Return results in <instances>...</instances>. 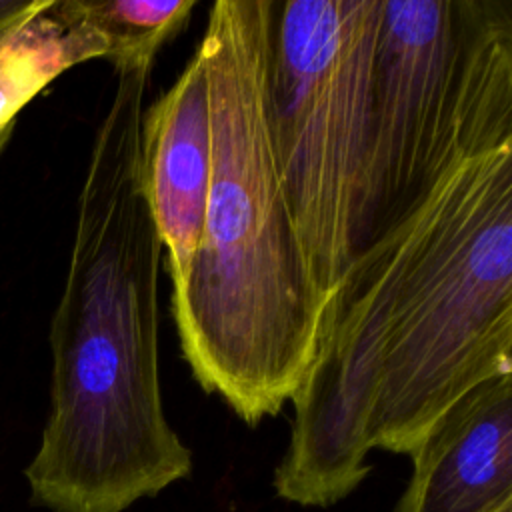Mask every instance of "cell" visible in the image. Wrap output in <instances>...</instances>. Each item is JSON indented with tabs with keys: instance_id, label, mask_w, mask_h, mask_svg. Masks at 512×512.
<instances>
[{
	"instance_id": "9",
	"label": "cell",
	"mask_w": 512,
	"mask_h": 512,
	"mask_svg": "<svg viewBox=\"0 0 512 512\" xmlns=\"http://www.w3.org/2000/svg\"><path fill=\"white\" fill-rule=\"evenodd\" d=\"M82 16L106 38L114 68L156 62L160 48L184 30L198 0H76Z\"/></svg>"
},
{
	"instance_id": "10",
	"label": "cell",
	"mask_w": 512,
	"mask_h": 512,
	"mask_svg": "<svg viewBox=\"0 0 512 512\" xmlns=\"http://www.w3.org/2000/svg\"><path fill=\"white\" fill-rule=\"evenodd\" d=\"M50 0H0V38L44 10Z\"/></svg>"
},
{
	"instance_id": "6",
	"label": "cell",
	"mask_w": 512,
	"mask_h": 512,
	"mask_svg": "<svg viewBox=\"0 0 512 512\" xmlns=\"http://www.w3.org/2000/svg\"><path fill=\"white\" fill-rule=\"evenodd\" d=\"M142 182L166 250L170 298L186 284L210 188V120L204 60L194 52L172 86L144 110Z\"/></svg>"
},
{
	"instance_id": "4",
	"label": "cell",
	"mask_w": 512,
	"mask_h": 512,
	"mask_svg": "<svg viewBox=\"0 0 512 512\" xmlns=\"http://www.w3.org/2000/svg\"><path fill=\"white\" fill-rule=\"evenodd\" d=\"M512 146V0H384L354 252Z\"/></svg>"
},
{
	"instance_id": "11",
	"label": "cell",
	"mask_w": 512,
	"mask_h": 512,
	"mask_svg": "<svg viewBox=\"0 0 512 512\" xmlns=\"http://www.w3.org/2000/svg\"><path fill=\"white\" fill-rule=\"evenodd\" d=\"M10 134H12V124L10 126H6V128H2L0 130V152L4 150V146H6V142H8V138H10Z\"/></svg>"
},
{
	"instance_id": "12",
	"label": "cell",
	"mask_w": 512,
	"mask_h": 512,
	"mask_svg": "<svg viewBox=\"0 0 512 512\" xmlns=\"http://www.w3.org/2000/svg\"><path fill=\"white\" fill-rule=\"evenodd\" d=\"M496 512H512V502L510 504H506V506H502L500 510H496Z\"/></svg>"
},
{
	"instance_id": "3",
	"label": "cell",
	"mask_w": 512,
	"mask_h": 512,
	"mask_svg": "<svg viewBox=\"0 0 512 512\" xmlns=\"http://www.w3.org/2000/svg\"><path fill=\"white\" fill-rule=\"evenodd\" d=\"M278 0H218L198 44L210 120L202 238L170 298L182 356L206 394L248 426L294 398L314 360L326 296L298 238L270 102Z\"/></svg>"
},
{
	"instance_id": "8",
	"label": "cell",
	"mask_w": 512,
	"mask_h": 512,
	"mask_svg": "<svg viewBox=\"0 0 512 512\" xmlns=\"http://www.w3.org/2000/svg\"><path fill=\"white\" fill-rule=\"evenodd\" d=\"M106 56V38L82 16L76 0H50L0 38V130L64 70Z\"/></svg>"
},
{
	"instance_id": "7",
	"label": "cell",
	"mask_w": 512,
	"mask_h": 512,
	"mask_svg": "<svg viewBox=\"0 0 512 512\" xmlns=\"http://www.w3.org/2000/svg\"><path fill=\"white\" fill-rule=\"evenodd\" d=\"M396 512H496L512 502V374L452 404L410 454Z\"/></svg>"
},
{
	"instance_id": "5",
	"label": "cell",
	"mask_w": 512,
	"mask_h": 512,
	"mask_svg": "<svg viewBox=\"0 0 512 512\" xmlns=\"http://www.w3.org/2000/svg\"><path fill=\"white\" fill-rule=\"evenodd\" d=\"M384 0H278L270 60L276 158L326 296L354 256Z\"/></svg>"
},
{
	"instance_id": "1",
	"label": "cell",
	"mask_w": 512,
	"mask_h": 512,
	"mask_svg": "<svg viewBox=\"0 0 512 512\" xmlns=\"http://www.w3.org/2000/svg\"><path fill=\"white\" fill-rule=\"evenodd\" d=\"M512 374V146L450 172L354 252L298 392L276 494L332 506L372 448L410 456L462 396Z\"/></svg>"
},
{
	"instance_id": "2",
	"label": "cell",
	"mask_w": 512,
	"mask_h": 512,
	"mask_svg": "<svg viewBox=\"0 0 512 512\" xmlns=\"http://www.w3.org/2000/svg\"><path fill=\"white\" fill-rule=\"evenodd\" d=\"M154 62L114 68L68 274L52 316L50 412L24 470L52 512H124L192 472L160 386L162 244L142 182V118Z\"/></svg>"
}]
</instances>
